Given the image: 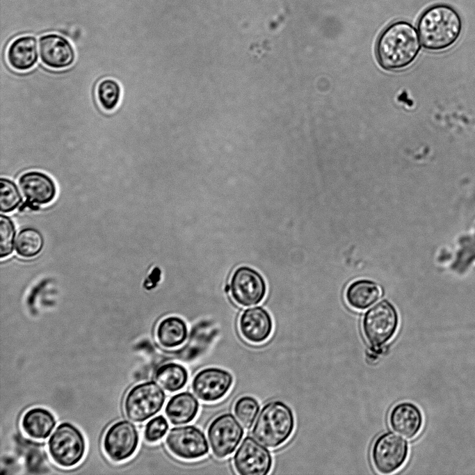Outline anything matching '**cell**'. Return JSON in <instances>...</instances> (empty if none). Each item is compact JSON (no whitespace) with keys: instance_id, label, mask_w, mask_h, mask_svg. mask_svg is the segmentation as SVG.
I'll return each instance as SVG.
<instances>
[{"instance_id":"4","label":"cell","mask_w":475,"mask_h":475,"mask_svg":"<svg viewBox=\"0 0 475 475\" xmlns=\"http://www.w3.org/2000/svg\"><path fill=\"white\" fill-rule=\"evenodd\" d=\"M47 450L51 460L56 466L71 469L83 460L86 451V440L74 424L63 422L50 435Z\"/></svg>"},{"instance_id":"25","label":"cell","mask_w":475,"mask_h":475,"mask_svg":"<svg viewBox=\"0 0 475 475\" xmlns=\"http://www.w3.org/2000/svg\"><path fill=\"white\" fill-rule=\"evenodd\" d=\"M44 240L41 233L36 229L27 227L18 233L15 241V250L22 257L32 258L41 252Z\"/></svg>"},{"instance_id":"9","label":"cell","mask_w":475,"mask_h":475,"mask_svg":"<svg viewBox=\"0 0 475 475\" xmlns=\"http://www.w3.org/2000/svg\"><path fill=\"white\" fill-rule=\"evenodd\" d=\"M244 435L240 422L231 413L216 417L209 424L207 435L213 455L218 459L230 456L239 446Z\"/></svg>"},{"instance_id":"17","label":"cell","mask_w":475,"mask_h":475,"mask_svg":"<svg viewBox=\"0 0 475 475\" xmlns=\"http://www.w3.org/2000/svg\"><path fill=\"white\" fill-rule=\"evenodd\" d=\"M4 58L9 67L16 72H24L32 70L38 63L36 38L29 35L15 38L6 47Z\"/></svg>"},{"instance_id":"2","label":"cell","mask_w":475,"mask_h":475,"mask_svg":"<svg viewBox=\"0 0 475 475\" xmlns=\"http://www.w3.org/2000/svg\"><path fill=\"white\" fill-rule=\"evenodd\" d=\"M462 27L458 11L446 4L428 8L418 22V31L423 46L431 51H440L452 46L460 35Z\"/></svg>"},{"instance_id":"5","label":"cell","mask_w":475,"mask_h":475,"mask_svg":"<svg viewBox=\"0 0 475 475\" xmlns=\"http://www.w3.org/2000/svg\"><path fill=\"white\" fill-rule=\"evenodd\" d=\"M165 401L166 394L158 383L143 382L127 392L123 401V410L130 421L140 424L159 413Z\"/></svg>"},{"instance_id":"12","label":"cell","mask_w":475,"mask_h":475,"mask_svg":"<svg viewBox=\"0 0 475 475\" xmlns=\"http://www.w3.org/2000/svg\"><path fill=\"white\" fill-rule=\"evenodd\" d=\"M270 451L256 439L245 437L233 456V466L241 475H266L271 470Z\"/></svg>"},{"instance_id":"28","label":"cell","mask_w":475,"mask_h":475,"mask_svg":"<svg viewBox=\"0 0 475 475\" xmlns=\"http://www.w3.org/2000/svg\"><path fill=\"white\" fill-rule=\"evenodd\" d=\"M15 237V227L7 216H0V257L4 259L13 251Z\"/></svg>"},{"instance_id":"15","label":"cell","mask_w":475,"mask_h":475,"mask_svg":"<svg viewBox=\"0 0 475 475\" xmlns=\"http://www.w3.org/2000/svg\"><path fill=\"white\" fill-rule=\"evenodd\" d=\"M17 183L26 201L33 205L48 204L56 198L54 179L42 170H29L22 172Z\"/></svg>"},{"instance_id":"24","label":"cell","mask_w":475,"mask_h":475,"mask_svg":"<svg viewBox=\"0 0 475 475\" xmlns=\"http://www.w3.org/2000/svg\"><path fill=\"white\" fill-rule=\"evenodd\" d=\"M95 95L102 110L111 113L118 108L121 102L122 88L116 79L106 77L97 83Z\"/></svg>"},{"instance_id":"27","label":"cell","mask_w":475,"mask_h":475,"mask_svg":"<svg viewBox=\"0 0 475 475\" xmlns=\"http://www.w3.org/2000/svg\"><path fill=\"white\" fill-rule=\"evenodd\" d=\"M22 202V197L16 184L8 177L0 180V207L1 213L15 210Z\"/></svg>"},{"instance_id":"29","label":"cell","mask_w":475,"mask_h":475,"mask_svg":"<svg viewBox=\"0 0 475 475\" xmlns=\"http://www.w3.org/2000/svg\"><path fill=\"white\" fill-rule=\"evenodd\" d=\"M168 428V420L163 415L154 417L145 426L143 438L149 444H155L167 434Z\"/></svg>"},{"instance_id":"13","label":"cell","mask_w":475,"mask_h":475,"mask_svg":"<svg viewBox=\"0 0 475 475\" xmlns=\"http://www.w3.org/2000/svg\"><path fill=\"white\" fill-rule=\"evenodd\" d=\"M233 382V376L229 371L217 367H207L193 376L191 389L202 402L214 403L228 394Z\"/></svg>"},{"instance_id":"8","label":"cell","mask_w":475,"mask_h":475,"mask_svg":"<svg viewBox=\"0 0 475 475\" xmlns=\"http://www.w3.org/2000/svg\"><path fill=\"white\" fill-rule=\"evenodd\" d=\"M408 454L407 441L390 431L377 437L371 449L373 465L383 474H392L401 468Z\"/></svg>"},{"instance_id":"14","label":"cell","mask_w":475,"mask_h":475,"mask_svg":"<svg viewBox=\"0 0 475 475\" xmlns=\"http://www.w3.org/2000/svg\"><path fill=\"white\" fill-rule=\"evenodd\" d=\"M39 54L41 63L54 70L67 69L76 60L72 43L64 36L54 33L42 35L39 38Z\"/></svg>"},{"instance_id":"22","label":"cell","mask_w":475,"mask_h":475,"mask_svg":"<svg viewBox=\"0 0 475 475\" xmlns=\"http://www.w3.org/2000/svg\"><path fill=\"white\" fill-rule=\"evenodd\" d=\"M382 290L374 281L360 279L350 284L345 296L348 304L356 309H365L381 296Z\"/></svg>"},{"instance_id":"1","label":"cell","mask_w":475,"mask_h":475,"mask_svg":"<svg viewBox=\"0 0 475 475\" xmlns=\"http://www.w3.org/2000/svg\"><path fill=\"white\" fill-rule=\"evenodd\" d=\"M420 49L416 29L410 23L398 21L389 25L377 43L380 65L387 70H398L410 65Z\"/></svg>"},{"instance_id":"26","label":"cell","mask_w":475,"mask_h":475,"mask_svg":"<svg viewBox=\"0 0 475 475\" xmlns=\"http://www.w3.org/2000/svg\"><path fill=\"white\" fill-rule=\"evenodd\" d=\"M259 410L258 401L250 396H243L234 403L233 410L236 418L243 428L252 427Z\"/></svg>"},{"instance_id":"16","label":"cell","mask_w":475,"mask_h":475,"mask_svg":"<svg viewBox=\"0 0 475 475\" xmlns=\"http://www.w3.org/2000/svg\"><path fill=\"white\" fill-rule=\"evenodd\" d=\"M273 328L272 318L264 308L256 306L243 311L239 319V329L248 342L259 344L271 336Z\"/></svg>"},{"instance_id":"21","label":"cell","mask_w":475,"mask_h":475,"mask_svg":"<svg viewBox=\"0 0 475 475\" xmlns=\"http://www.w3.org/2000/svg\"><path fill=\"white\" fill-rule=\"evenodd\" d=\"M155 335L161 346L169 349L177 348L185 342L188 327L182 318L169 316L159 322Z\"/></svg>"},{"instance_id":"18","label":"cell","mask_w":475,"mask_h":475,"mask_svg":"<svg viewBox=\"0 0 475 475\" xmlns=\"http://www.w3.org/2000/svg\"><path fill=\"white\" fill-rule=\"evenodd\" d=\"M391 428L407 439L415 437L423 426V415L420 409L410 402L396 404L389 414Z\"/></svg>"},{"instance_id":"20","label":"cell","mask_w":475,"mask_h":475,"mask_svg":"<svg viewBox=\"0 0 475 475\" xmlns=\"http://www.w3.org/2000/svg\"><path fill=\"white\" fill-rule=\"evenodd\" d=\"M199 403L188 392L177 393L168 401L164 412L170 424L184 425L192 421L198 415Z\"/></svg>"},{"instance_id":"11","label":"cell","mask_w":475,"mask_h":475,"mask_svg":"<svg viewBox=\"0 0 475 475\" xmlns=\"http://www.w3.org/2000/svg\"><path fill=\"white\" fill-rule=\"evenodd\" d=\"M228 289L234 302L242 307L260 303L266 293L263 276L247 266H239L233 272Z\"/></svg>"},{"instance_id":"6","label":"cell","mask_w":475,"mask_h":475,"mask_svg":"<svg viewBox=\"0 0 475 475\" xmlns=\"http://www.w3.org/2000/svg\"><path fill=\"white\" fill-rule=\"evenodd\" d=\"M398 327V315L394 306L383 300L370 308L364 315L362 332L367 341L380 347L390 341Z\"/></svg>"},{"instance_id":"10","label":"cell","mask_w":475,"mask_h":475,"mask_svg":"<svg viewBox=\"0 0 475 475\" xmlns=\"http://www.w3.org/2000/svg\"><path fill=\"white\" fill-rule=\"evenodd\" d=\"M165 445L171 455L182 460H196L209 453L204 434L191 425L172 428L166 434Z\"/></svg>"},{"instance_id":"19","label":"cell","mask_w":475,"mask_h":475,"mask_svg":"<svg viewBox=\"0 0 475 475\" xmlns=\"http://www.w3.org/2000/svg\"><path fill=\"white\" fill-rule=\"evenodd\" d=\"M56 425L54 415L46 408L34 407L27 410L22 416L20 426L29 438L45 440Z\"/></svg>"},{"instance_id":"7","label":"cell","mask_w":475,"mask_h":475,"mask_svg":"<svg viewBox=\"0 0 475 475\" xmlns=\"http://www.w3.org/2000/svg\"><path fill=\"white\" fill-rule=\"evenodd\" d=\"M139 442L136 426L128 420H120L106 429L102 437V446L110 461L121 463L134 456Z\"/></svg>"},{"instance_id":"23","label":"cell","mask_w":475,"mask_h":475,"mask_svg":"<svg viewBox=\"0 0 475 475\" xmlns=\"http://www.w3.org/2000/svg\"><path fill=\"white\" fill-rule=\"evenodd\" d=\"M156 382L166 391L175 392L182 389L188 382V374L182 364L168 362L161 365L154 374Z\"/></svg>"},{"instance_id":"3","label":"cell","mask_w":475,"mask_h":475,"mask_svg":"<svg viewBox=\"0 0 475 475\" xmlns=\"http://www.w3.org/2000/svg\"><path fill=\"white\" fill-rule=\"evenodd\" d=\"M295 419L291 409L280 401L266 403L260 410L252 429L255 439L269 449L283 445L291 436Z\"/></svg>"}]
</instances>
